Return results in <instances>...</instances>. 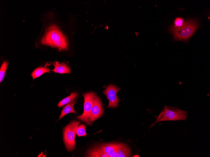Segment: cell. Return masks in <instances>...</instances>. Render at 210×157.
Masks as SVG:
<instances>
[{"label": "cell", "mask_w": 210, "mask_h": 157, "mask_svg": "<svg viewBox=\"0 0 210 157\" xmlns=\"http://www.w3.org/2000/svg\"><path fill=\"white\" fill-rule=\"evenodd\" d=\"M130 149L122 143L104 144L97 145L90 149L86 157H130Z\"/></svg>", "instance_id": "6da1fadb"}, {"label": "cell", "mask_w": 210, "mask_h": 157, "mask_svg": "<svg viewBox=\"0 0 210 157\" xmlns=\"http://www.w3.org/2000/svg\"><path fill=\"white\" fill-rule=\"evenodd\" d=\"M86 126L83 124L78 126L76 130V134L79 137L80 136H86Z\"/></svg>", "instance_id": "4fadbf2b"}, {"label": "cell", "mask_w": 210, "mask_h": 157, "mask_svg": "<svg viewBox=\"0 0 210 157\" xmlns=\"http://www.w3.org/2000/svg\"><path fill=\"white\" fill-rule=\"evenodd\" d=\"M197 28L198 24L195 21L190 19L185 21L181 27L177 28L171 26L169 30L174 35L175 40L187 41Z\"/></svg>", "instance_id": "3957f363"}, {"label": "cell", "mask_w": 210, "mask_h": 157, "mask_svg": "<svg viewBox=\"0 0 210 157\" xmlns=\"http://www.w3.org/2000/svg\"><path fill=\"white\" fill-rule=\"evenodd\" d=\"M78 96V93L76 92H73L71 93L69 96L60 101L58 104V107H61L77 98Z\"/></svg>", "instance_id": "7c38bea8"}, {"label": "cell", "mask_w": 210, "mask_h": 157, "mask_svg": "<svg viewBox=\"0 0 210 157\" xmlns=\"http://www.w3.org/2000/svg\"><path fill=\"white\" fill-rule=\"evenodd\" d=\"M80 123L79 121H73L64 129V141L68 151H72L75 147V136L77 127Z\"/></svg>", "instance_id": "5b68a950"}, {"label": "cell", "mask_w": 210, "mask_h": 157, "mask_svg": "<svg viewBox=\"0 0 210 157\" xmlns=\"http://www.w3.org/2000/svg\"><path fill=\"white\" fill-rule=\"evenodd\" d=\"M42 44L57 48L59 50H67L68 43L65 37L56 27H52L41 39Z\"/></svg>", "instance_id": "7a4b0ae2"}, {"label": "cell", "mask_w": 210, "mask_h": 157, "mask_svg": "<svg viewBox=\"0 0 210 157\" xmlns=\"http://www.w3.org/2000/svg\"><path fill=\"white\" fill-rule=\"evenodd\" d=\"M76 102V100L74 99L63 107V110L61 111V114L59 117L58 120L61 119L66 114L70 113H73L76 114V112L74 108V105Z\"/></svg>", "instance_id": "30bf717a"}, {"label": "cell", "mask_w": 210, "mask_h": 157, "mask_svg": "<svg viewBox=\"0 0 210 157\" xmlns=\"http://www.w3.org/2000/svg\"><path fill=\"white\" fill-rule=\"evenodd\" d=\"M187 113L176 107L165 106L156 118L155 122L151 125V128L155 124L160 122L167 121L186 120Z\"/></svg>", "instance_id": "277c9868"}, {"label": "cell", "mask_w": 210, "mask_h": 157, "mask_svg": "<svg viewBox=\"0 0 210 157\" xmlns=\"http://www.w3.org/2000/svg\"><path fill=\"white\" fill-rule=\"evenodd\" d=\"M184 22L183 18L181 17L176 18L174 21V25L173 27L177 28L181 27L183 25Z\"/></svg>", "instance_id": "9a60e30c"}, {"label": "cell", "mask_w": 210, "mask_h": 157, "mask_svg": "<svg viewBox=\"0 0 210 157\" xmlns=\"http://www.w3.org/2000/svg\"><path fill=\"white\" fill-rule=\"evenodd\" d=\"M84 97V112L83 114L76 117L78 119L83 121L88 125L91 124L88 117L92 108L93 99L96 95V93L90 92L82 94Z\"/></svg>", "instance_id": "8992f818"}, {"label": "cell", "mask_w": 210, "mask_h": 157, "mask_svg": "<svg viewBox=\"0 0 210 157\" xmlns=\"http://www.w3.org/2000/svg\"><path fill=\"white\" fill-rule=\"evenodd\" d=\"M54 68L52 71L60 74H69L71 72L69 67L64 63H60L58 61L52 62Z\"/></svg>", "instance_id": "9c48e42d"}, {"label": "cell", "mask_w": 210, "mask_h": 157, "mask_svg": "<svg viewBox=\"0 0 210 157\" xmlns=\"http://www.w3.org/2000/svg\"><path fill=\"white\" fill-rule=\"evenodd\" d=\"M103 113V109L102 102L99 97L97 95L95 96L93 102V105L88 120L91 124L92 122L101 117Z\"/></svg>", "instance_id": "ba28073f"}, {"label": "cell", "mask_w": 210, "mask_h": 157, "mask_svg": "<svg viewBox=\"0 0 210 157\" xmlns=\"http://www.w3.org/2000/svg\"><path fill=\"white\" fill-rule=\"evenodd\" d=\"M120 88L114 85H108L103 91L102 93L105 94L109 100V104L107 107L109 108H116L118 106L120 99L118 97L117 94Z\"/></svg>", "instance_id": "52a82bcc"}, {"label": "cell", "mask_w": 210, "mask_h": 157, "mask_svg": "<svg viewBox=\"0 0 210 157\" xmlns=\"http://www.w3.org/2000/svg\"><path fill=\"white\" fill-rule=\"evenodd\" d=\"M8 62L6 61H4L3 63L0 70V82L4 79L7 70Z\"/></svg>", "instance_id": "5bb4252c"}, {"label": "cell", "mask_w": 210, "mask_h": 157, "mask_svg": "<svg viewBox=\"0 0 210 157\" xmlns=\"http://www.w3.org/2000/svg\"><path fill=\"white\" fill-rule=\"evenodd\" d=\"M50 70L49 68L44 67H39L35 69L31 74V76L33 80L41 76L45 73H50Z\"/></svg>", "instance_id": "8fae6325"}]
</instances>
